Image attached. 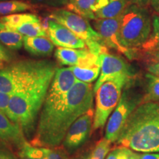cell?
Segmentation results:
<instances>
[{"instance_id":"obj_6","label":"cell","mask_w":159,"mask_h":159,"mask_svg":"<svg viewBox=\"0 0 159 159\" xmlns=\"http://www.w3.org/2000/svg\"><path fill=\"white\" fill-rule=\"evenodd\" d=\"M130 80L120 77L108 80L96 91V107L93 120V130L102 128L109 116L116 108L122 96V88Z\"/></svg>"},{"instance_id":"obj_35","label":"cell","mask_w":159,"mask_h":159,"mask_svg":"<svg viewBox=\"0 0 159 159\" xmlns=\"http://www.w3.org/2000/svg\"><path fill=\"white\" fill-rule=\"evenodd\" d=\"M17 155H18V156H19V159H38V158H33V157L25 156V155H22V154H17Z\"/></svg>"},{"instance_id":"obj_32","label":"cell","mask_w":159,"mask_h":159,"mask_svg":"<svg viewBox=\"0 0 159 159\" xmlns=\"http://www.w3.org/2000/svg\"><path fill=\"white\" fill-rule=\"evenodd\" d=\"M0 159H17L9 150L0 148Z\"/></svg>"},{"instance_id":"obj_18","label":"cell","mask_w":159,"mask_h":159,"mask_svg":"<svg viewBox=\"0 0 159 159\" xmlns=\"http://www.w3.org/2000/svg\"><path fill=\"white\" fill-rule=\"evenodd\" d=\"M24 36L17 32L7 28L0 21V43L11 49H19L23 45Z\"/></svg>"},{"instance_id":"obj_4","label":"cell","mask_w":159,"mask_h":159,"mask_svg":"<svg viewBox=\"0 0 159 159\" xmlns=\"http://www.w3.org/2000/svg\"><path fill=\"white\" fill-rule=\"evenodd\" d=\"M57 67L49 61H21L0 69V91L10 95L54 76Z\"/></svg>"},{"instance_id":"obj_22","label":"cell","mask_w":159,"mask_h":159,"mask_svg":"<svg viewBox=\"0 0 159 159\" xmlns=\"http://www.w3.org/2000/svg\"><path fill=\"white\" fill-rule=\"evenodd\" d=\"M77 80L91 83L97 79L100 73V67L95 68H81L79 66H70Z\"/></svg>"},{"instance_id":"obj_28","label":"cell","mask_w":159,"mask_h":159,"mask_svg":"<svg viewBox=\"0 0 159 159\" xmlns=\"http://www.w3.org/2000/svg\"><path fill=\"white\" fill-rule=\"evenodd\" d=\"M152 56L148 62V70L149 73L159 77V52H152Z\"/></svg>"},{"instance_id":"obj_33","label":"cell","mask_w":159,"mask_h":159,"mask_svg":"<svg viewBox=\"0 0 159 159\" xmlns=\"http://www.w3.org/2000/svg\"><path fill=\"white\" fill-rule=\"evenodd\" d=\"M139 159H159V154L145 153L139 155Z\"/></svg>"},{"instance_id":"obj_34","label":"cell","mask_w":159,"mask_h":159,"mask_svg":"<svg viewBox=\"0 0 159 159\" xmlns=\"http://www.w3.org/2000/svg\"><path fill=\"white\" fill-rule=\"evenodd\" d=\"M150 5L156 11L157 15L159 16V0H150Z\"/></svg>"},{"instance_id":"obj_25","label":"cell","mask_w":159,"mask_h":159,"mask_svg":"<svg viewBox=\"0 0 159 159\" xmlns=\"http://www.w3.org/2000/svg\"><path fill=\"white\" fill-rule=\"evenodd\" d=\"M111 142L103 138L99 140L90 154L91 159H105L111 148Z\"/></svg>"},{"instance_id":"obj_37","label":"cell","mask_w":159,"mask_h":159,"mask_svg":"<svg viewBox=\"0 0 159 159\" xmlns=\"http://www.w3.org/2000/svg\"><path fill=\"white\" fill-rule=\"evenodd\" d=\"M4 63H5V61H3L2 60L0 59V69L4 68Z\"/></svg>"},{"instance_id":"obj_7","label":"cell","mask_w":159,"mask_h":159,"mask_svg":"<svg viewBox=\"0 0 159 159\" xmlns=\"http://www.w3.org/2000/svg\"><path fill=\"white\" fill-rule=\"evenodd\" d=\"M77 82L70 67L57 68L47 91V97L40 113V118L48 116L58 107Z\"/></svg>"},{"instance_id":"obj_10","label":"cell","mask_w":159,"mask_h":159,"mask_svg":"<svg viewBox=\"0 0 159 159\" xmlns=\"http://www.w3.org/2000/svg\"><path fill=\"white\" fill-rule=\"evenodd\" d=\"M94 115L91 108L80 116L69 128L62 142L67 153L73 154L86 142L93 127Z\"/></svg>"},{"instance_id":"obj_20","label":"cell","mask_w":159,"mask_h":159,"mask_svg":"<svg viewBox=\"0 0 159 159\" xmlns=\"http://www.w3.org/2000/svg\"><path fill=\"white\" fill-rule=\"evenodd\" d=\"M33 9L31 4L20 0H5L0 1V15L7 16L16 14L20 12Z\"/></svg>"},{"instance_id":"obj_36","label":"cell","mask_w":159,"mask_h":159,"mask_svg":"<svg viewBox=\"0 0 159 159\" xmlns=\"http://www.w3.org/2000/svg\"><path fill=\"white\" fill-rule=\"evenodd\" d=\"M80 159H91V156L90 155H85V156L81 157Z\"/></svg>"},{"instance_id":"obj_15","label":"cell","mask_w":159,"mask_h":159,"mask_svg":"<svg viewBox=\"0 0 159 159\" xmlns=\"http://www.w3.org/2000/svg\"><path fill=\"white\" fill-rule=\"evenodd\" d=\"M0 142L17 152L27 142L25 135L19 125L0 111Z\"/></svg>"},{"instance_id":"obj_8","label":"cell","mask_w":159,"mask_h":159,"mask_svg":"<svg viewBox=\"0 0 159 159\" xmlns=\"http://www.w3.org/2000/svg\"><path fill=\"white\" fill-rule=\"evenodd\" d=\"M140 99L136 95L125 91L114 112L109 118L105 128V138L111 142H116L127 120L137 108Z\"/></svg>"},{"instance_id":"obj_21","label":"cell","mask_w":159,"mask_h":159,"mask_svg":"<svg viewBox=\"0 0 159 159\" xmlns=\"http://www.w3.org/2000/svg\"><path fill=\"white\" fill-rule=\"evenodd\" d=\"M40 21L37 16L33 13H16L0 18V21L3 23L7 28L12 29L13 27L18 26L26 21Z\"/></svg>"},{"instance_id":"obj_26","label":"cell","mask_w":159,"mask_h":159,"mask_svg":"<svg viewBox=\"0 0 159 159\" xmlns=\"http://www.w3.org/2000/svg\"><path fill=\"white\" fill-rule=\"evenodd\" d=\"M106 159H139V155L133 152L130 149L121 147L111 151Z\"/></svg>"},{"instance_id":"obj_29","label":"cell","mask_w":159,"mask_h":159,"mask_svg":"<svg viewBox=\"0 0 159 159\" xmlns=\"http://www.w3.org/2000/svg\"><path fill=\"white\" fill-rule=\"evenodd\" d=\"M11 95L0 91V111L11 119V115L9 111V102Z\"/></svg>"},{"instance_id":"obj_5","label":"cell","mask_w":159,"mask_h":159,"mask_svg":"<svg viewBox=\"0 0 159 159\" xmlns=\"http://www.w3.org/2000/svg\"><path fill=\"white\" fill-rule=\"evenodd\" d=\"M152 19L146 7L128 5L120 16L119 39L125 47L134 50L150 39Z\"/></svg>"},{"instance_id":"obj_17","label":"cell","mask_w":159,"mask_h":159,"mask_svg":"<svg viewBox=\"0 0 159 159\" xmlns=\"http://www.w3.org/2000/svg\"><path fill=\"white\" fill-rule=\"evenodd\" d=\"M23 45L25 49L35 56H47L52 54L54 43L47 36H24Z\"/></svg>"},{"instance_id":"obj_14","label":"cell","mask_w":159,"mask_h":159,"mask_svg":"<svg viewBox=\"0 0 159 159\" xmlns=\"http://www.w3.org/2000/svg\"><path fill=\"white\" fill-rule=\"evenodd\" d=\"M46 32L47 37L57 47L71 49L86 48V43L83 39L55 19L49 20Z\"/></svg>"},{"instance_id":"obj_2","label":"cell","mask_w":159,"mask_h":159,"mask_svg":"<svg viewBox=\"0 0 159 159\" xmlns=\"http://www.w3.org/2000/svg\"><path fill=\"white\" fill-rule=\"evenodd\" d=\"M117 143L139 152H159V103L139 105L129 116Z\"/></svg>"},{"instance_id":"obj_13","label":"cell","mask_w":159,"mask_h":159,"mask_svg":"<svg viewBox=\"0 0 159 159\" xmlns=\"http://www.w3.org/2000/svg\"><path fill=\"white\" fill-rule=\"evenodd\" d=\"M99 56L91 52L87 48L71 49L59 47L55 52V57L61 64L79 66L81 68L100 67Z\"/></svg>"},{"instance_id":"obj_19","label":"cell","mask_w":159,"mask_h":159,"mask_svg":"<svg viewBox=\"0 0 159 159\" xmlns=\"http://www.w3.org/2000/svg\"><path fill=\"white\" fill-rule=\"evenodd\" d=\"M97 0H69L67 7L86 19H97L92 11V7Z\"/></svg>"},{"instance_id":"obj_12","label":"cell","mask_w":159,"mask_h":159,"mask_svg":"<svg viewBox=\"0 0 159 159\" xmlns=\"http://www.w3.org/2000/svg\"><path fill=\"white\" fill-rule=\"evenodd\" d=\"M99 57L100 62V75L94 85V93H96L102 83L108 80L120 77L130 79L131 71L124 60L108 52L102 53L99 55Z\"/></svg>"},{"instance_id":"obj_30","label":"cell","mask_w":159,"mask_h":159,"mask_svg":"<svg viewBox=\"0 0 159 159\" xmlns=\"http://www.w3.org/2000/svg\"><path fill=\"white\" fill-rule=\"evenodd\" d=\"M11 58V56L9 52L0 43V59L2 60L5 62H8Z\"/></svg>"},{"instance_id":"obj_23","label":"cell","mask_w":159,"mask_h":159,"mask_svg":"<svg viewBox=\"0 0 159 159\" xmlns=\"http://www.w3.org/2000/svg\"><path fill=\"white\" fill-rule=\"evenodd\" d=\"M146 78L148 81V94L145 97L144 102L159 100V77L148 73L146 75Z\"/></svg>"},{"instance_id":"obj_38","label":"cell","mask_w":159,"mask_h":159,"mask_svg":"<svg viewBox=\"0 0 159 159\" xmlns=\"http://www.w3.org/2000/svg\"><path fill=\"white\" fill-rule=\"evenodd\" d=\"M150 52H159V46H158V47H156V48H155L153 50H152Z\"/></svg>"},{"instance_id":"obj_39","label":"cell","mask_w":159,"mask_h":159,"mask_svg":"<svg viewBox=\"0 0 159 159\" xmlns=\"http://www.w3.org/2000/svg\"><path fill=\"white\" fill-rule=\"evenodd\" d=\"M0 1H5V0H0Z\"/></svg>"},{"instance_id":"obj_1","label":"cell","mask_w":159,"mask_h":159,"mask_svg":"<svg viewBox=\"0 0 159 159\" xmlns=\"http://www.w3.org/2000/svg\"><path fill=\"white\" fill-rule=\"evenodd\" d=\"M94 94L91 83L77 80L63 102L48 116L39 119L30 143L46 148L60 146L71 125L92 108Z\"/></svg>"},{"instance_id":"obj_31","label":"cell","mask_w":159,"mask_h":159,"mask_svg":"<svg viewBox=\"0 0 159 159\" xmlns=\"http://www.w3.org/2000/svg\"><path fill=\"white\" fill-rule=\"evenodd\" d=\"M129 5H135L139 7H147L150 5V0H127Z\"/></svg>"},{"instance_id":"obj_24","label":"cell","mask_w":159,"mask_h":159,"mask_svg":"<svg viewBox=\"0 0 159 159\" xmlns=\"http://www.w3.org/2000/svg\"><path fill=\"white\" fill-rule=\"evenodd\" d=\"M159 46V16L155 15L152 18V31L150 39L143 46L147 51H152Z\"/></svg>"},{"instance_id":"obj_27","label":"cell","mask_w":159,"mask_h":159,"mask_svg":"<svg viewBox=\"0 0 159 159\" xmlns=\"http://www.w3.org/2000/svg\"><path fill=\"white\" fill-rule=\"evenodd\" d=\"M46 159H71L64 149L47 148Z\"/></svg>"},{"instance_id":"obj_3","label":"cell","mask_w":159,"mask_h":159,"mask_svg":"<svg viewBox=\"0 0 159 159\" xmlns=\"http://www.w3.org/2000/svg\"><path fill=\"white\" fill-rule=\"evenodd\" d=\"M53 76L39 81L29 88L11 95L9 102L11 119L22 129L25 136L34 135L37 121Z\"/></svg>"},{"instance_id":"obj_16","label":"cell","mask_w":159,"mask_h":159,"mask_svg":"<svg viewBox=\"0 0 159 159\" xmlns=\"http://www.w3.org/2000/svg\"><path fill=\"white\" fill-rule=\"evenodd\" d=\"M128 5L127 0H97L92 11L97 19H113L120 16Z\"/></svg>"},{"instance_id":"obj_9","label":"cell","mask_w":159,"mask_h":159,"mask_svg":"<svg viewBox=\"0 0 159 159\" xmlns=\"http://www.w3.org/2000/svg\"><path fill=\"white\" fill-rule=\"evenodd\" d=\"M52 19L64 25L77 36L83 39L86 43V48L95 43L104 44L101 37L91 27L88 19L77 13L63 9L57 10L52 14Z\"/></svg>"},{"instance_id":"obj_11","label":"cell","mask_w":159,"mask_h":159,"mask_svg":"<svg viewBox=\"0 0 159 159\" xmlns=\"http://www.w3.org/2000/svg\"><path fill=\"white\" fill-rule=\"evenodd\" d=\"M119 23L120 16L113 19H97L93 22V26L105 47L114 49L131 58L135 51L126 48L121 43L119 35Z\"/></svg>"}]
</instances>
